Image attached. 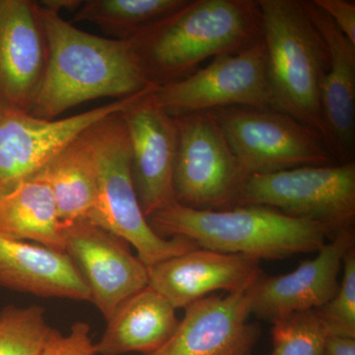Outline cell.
Returning a JSON list of instances; mask_svg holds the SVG:
<instances>
[{
    "mask_svg": "<svg viewBox=\"0 0 355 355\" xmlns=\"http://www.w3.org/2000/svg\"><path fill=\"white\" fill-rule=\"evenodd\" d=\"M40 13L48 41V64L32 116L57 120L91 100L125 99L156 88L142 71L132 42L81 31L41 4Z\"/></svg>",
    "mask_w": 355,
    "mask_h": 355,
    "instance_id": "obj_1",
    "label": "cell"
},
{
    "mask_svg": "<svg viewBox=\"0 0 355 355\" xmlns=\"http://www.w3.org/2000/svg\"><path fill=\"white\" fill-rule=\"evenodd\" d=\"M261 39L258 0H188L130 42L146 78L159 87L190 76L207 58Z\"/></svg>",
    "mask_w": 355,
    "mask_h": 355,
    "instance_id": "obj_2",
    "label": "cell"
},
{
    "mask_svg": "<svg viewBox=\"0 0 355 355\" xmlns=\"http://www.w3.org/2000/svg\"><path fill=\"white\" fill-rule=\"evenodd\" d=\"M161 237H184L203 249L282 260L317 253L338 231L321 222L295 218L261 205L198 210L176 202L147 217Z\"/></svg>",
    "mask_w": 355,
    "mask_h": 355,
    "instance_id": "obj_3",
    "label": "cell"
},
{
    "mask_svg": "<svg viewBox=\"0 0 355 355\" xmlns=\"http://www.w3.org/2000/svg\"><path fill=\"white\" fill-rule=\"evenodd\" d=\"M272 109L323 135L321 87L330 64L328 46L305 0H258ZM323 139V137H322Z\"/></svg>",
    "mask_w": 355,
    "mask_h": 355,
    "instance_id": "obj_4",
    "label": "cell"
},
{
    "mask_svg": "<svg viewBox=\"0 0 355 355\" xmlns=\"http://www.w3.org/2000/svg\"><path fill=\"white\" fill-rule=\"evenodd\" d=\"M87 132L99 180L98 225L132 245L147 268L198 248L180 236L161 237L149 225L133 186L130 139L121 112L97 121Z\"/></svg>",
    "mask_w": 355,
    "mask_h": 355,
    "instance_id": "obj_5",
    "label": "cell"
},
{
    "mask_svg": "<svg viewBox=\"0 0 355 355\" xmlns=\"http://www.w3.org/2000/svg\"><path fill=\"white\" fill-rule=\"evenodd\" d=\"M245 178L303 166L335 164L321 135L273 109L228 107L211 111Z\"/></svg>",
    "mask_w": 355,
    "mask_h": 355,
    "instance_id": "obj_6",
    "label": "cell"
},
{
    "mask_svg": "<svg viewBox=\"0 0 355 355\" xmlns=\"http://www.w3.org/2000/svg\"><path fill=\"white\" fill-rule=\"evenodd\" d=\"M237 205H261L336 231L355 216V163L303 166L247 178Z\"/></svg>",
    "mask_w": 355,
    "mask_h": 355,
    "instance_id": "obj_7",
    "label": "cell"
},
{
    "mask_svg": "<svg viewBox=\"0 0 355 355\" xmlns=\"http://www.w3.org/2000/svg\"><path fill=\"white\" fill-rule=\"evenodd\" d=\"M175 119V202L198 210L236 207L246 178L214 114L202 112Z\"/></svg>",
    "mask_w": 355,
    "mask_h": 355,
    "instance_id": "obj_8",
    "label": "cell"
},
{
    "mask_svg": "<svg viewBox=\"0 0 355 355\" xmlns=\"http://www.w3.org/2000/svg\"><path fill=\"white\" fill-rule=\"evenodd\" d=\"M151 100L173 118L228 107L272 109L263 39L214 58L190 76L153 89Z\"/></svg>",
    "mask_w": 355,
    "mask_h": 355,
    "instance_id": "obj_9",
    "label": "cell"
},
{
    "mask_svg": "<svg viewBox=\"0 0 355 355\" xmlns=\"http://www.w3.org/2000/svg\"><path fill=\"white\" fill-rule=\"evenodd\" d=\"M137 95L60 120L0 110V196L35 176L86 128L120 113Z\"/></svg>",
    "mask_w": 355,
    "mask_h": 355,
    "instance_id": "obj_10",
    "label": "cell"
},
{
    "mask_svg": "<svg viewBox=\"0 0 355 355\" xmlns=\"http://www.w3.org/2000/svg\"><path fill=\"white\" fill-rule=\"evenodd\" d=\"M64 253L81 273L90 302L106 321L127 299L148 286L147 266L127 242L89 219L64 223Z\"/></svg>",
    "mask_w": 355,
    "mask_h": 355,
    "instance_id": "obj_11",
    "label": "cell"
},
{
    "mask_svg": "<svg viewBox=\"0 0 355 355\" xmlns=\"http://www.w3.org/2000/svg\"><path fill=\"white\" fill-rule=\"evenodd\" d=\"M151 90L140 93L121 112L130 139L133 186L146 218L175 202L178 148L176 119L151 100Z\"/></svg>",
    "mask_w": 355,
    "mask_h": 355,
    "instance_id": "obj_12",
    "label": "cell"
},
{
    "mask_svg": "<svg viewBox=\"0 0 355 355\" xmlns=\"http://www.w3.org/2000/svg\"><path fill=\"white\" fill-rule=\"evenodd\" d=\"M48 53L39 2L0 0V110L30 114Z\"/></svg>",
    "mask_w": 355,
    "mask_h": 355,
    "instance_id": "obj_13",
    "label": "cell"
},
{
    "mask_svg": "<svg viewBox=\"0 0 355 355\" xmlns=\"http://www.w3.org/2000/svg\"><path fill=\"white\" fill-rule=\"evenodd\" d=\"M352 226L340 229L293 272L260 277L250 288L252 314L273 322L291 313L315 311L330 301L338 288L345 257L354 248Z\"/></svg>",
    "mask_w": 355,
    "mask_h": 355,
    "instance_id": "obj_14",
    "label": "cell"
},
{
    "mask_svg": "<svg viewBox=\"0 0 355 355\" xmlns=\"http://www.w3.org/2000/svg\"><path fill=\"white\" fill-rule=\"evenodd\" d=\"M250 288L209 295L189 305L171 338L155 352L140 355L251 354L260 330L248 322L252 314Z\"/></svg>",
    "mask_w": 355,
    "mask_h": 355,
    "instance_id": "obj_15",
    "label": "cell"
},
{
    "mask_svg": "<svg viewBox=\"0 0 355 355\" xmlns=\"http://www.w3.org/2000/svg\"><path fill=\"white\" fill-rule=\"evenodd\" d=\"M259 265L252 257L198 247L147 268L148 286L184 309L214 291H247L261 275Z\"/></svg>",
    "mask_w": 355,
    "mask_h": 355,
    "instance_id": "obj_16",
    "label": "cell"
},
{
    "mask_svg": "<svg viewBox=\"0 0 355 355\" xmlns=\"http://www.w3.org/2000/svg\"><path fill=\"white\" fill-rule=\"evenodd\" d=\"M306 9L328 46L330 64L321 87L323 140L338 164L354 162L355 44L312 1Z\"/></svg>",
    "mask_w": 355,
    "mask_h": 355,
    "instance_id": "obj_17",
    "label": "cell"
},
{
    "mask_svg": "<svg viewBox=\"0 0 355 355\" xmlns=\"http://www.w3.org/2000/svg\"><path fill=\"white\" fill-rule=\"evenodd\" d=\"M0 286L44 298L90 301V291L64 252L0 235Z\"/></svg>",
    "mask_w": 355,
    "mask_h": 355,
    "instance_id": "obj_18",
    "label": "cell"
},
{
    "mask_svg": "<svg viewBox=\"0 0 355 355\" xmlns=\"http://www.w3.org/2000/svg\"><path fill=\"white\" fill-rule=\"evenodd\" d=\"M171 303L146 286L121 303L107 321L96 355L155 352L176 331L180 320Z\"/></svg>",
    "mask_w": 355,
    "mask_h": 355,
    "instance_id": "obj_19",
    "label": "cell"
},
{
    "mask_svg": "<svg viewBox=\"0 0 355 355\" xmlns=\"http://www.w3.org/2000/svg\"><path fill=\"white\" fill-rule=\"evenodd\" d=\"M87 130L39 172L50 184L62 223L78 219L97 225L99 222V180Z\"/></svg>",
    "mask_w": 355,
    "mask_h": 355,
    "instance_id": "obj_20",
    "label": "cell"
},
{
    "mask_svg": "<svg viewBox=\"0 0 355 355\" xmlns=\"http://www.w3.org/2000/svg\"><path fill=\"white\" fill-rule=\"evenodd\" d=\"M0 235L64 252V223L50 184L39 173L0 196Z\"/></svg>",
    "mask_w": 355,
    "mask_h": 355,
    "instance_id": "obj_21",
    "label": "cell"
},
{
    "mask_svg": "<svg viewBox=\"0 0 355 355\" xmlns=\"http://www.w3.org/2000/svg\"><path fill=\"white\" fill-rule=\"evenodd\" d=\"M188 0H86L74 15L76 22L97 25L114 40L130 41Z\"/></svg>",
    "mask_w": 355,
    "mask_h": 355,
    "instance_id": "obj_22",
    "label": "cell"
},
{
    "mask_svg": "<svg viewBox=\"0 0 355 355\" xmlns=\"http://www.w3.org/2000/svg\"><path fill=\"white\" fill-rule=\"evenodd\" d=\"M51 327L41 306L0 311V355H40Z\"/></svg>",
    "mask_w": 355,
    "mask_h": 355,
    "instance_id": "obj_23",
    "label": "cell"
},
{
    "mask_svg": "<svg viewBox=\"0 0 355 355\" xmlns=\"http://www.w3.org/2000/svg\"><path fill=\"white\" fill-rule=\"evenodd\" d=\"M328 336L315 311L291 313L272 322L270 355H324Z\"/></svg>",
    "mask_w": 355,
    "mask_h": 355,
    "instance_id": "obj_24",
    "label": "cell"
},
{
    "mask_svg": "<svg viewBox=\"0 0 355 355\" xmlns=\"http://www.w3.org/2000/svg\"><path fill=\"white\" fill-rule=\"evenodd\" d=\"M343 277L330 301L315 310L329 336L355 338V252L345 257Z\"/></svg>",
    "mask_w": 355,
    "mask_h": 355,
    "instance_id": "obj_25",
    "label": "cell"
},
{
    "mask_svg": "<svg viewBox=\"0 0 355 355\" xmlns=\"http://www.w3.org/2000/svg\"><path fill=\"white\" fill-rule=\"evenodd\" d=\"M90 331L85 322H76L69 335L51 328L40 355H96Z\"/></svg>",
    "mask_w": 355,
    "mask_h": 355,
    "instance_id": "obj_26",
    "label": "cell"
},
{
    "mask_svg": "<svg viewBox=\"0 0 355 355\" xmlns=\"http://www.w3.org/2000/svg\"><path fill=\"white\" fill-rule=\"evenodd\" d=\"M328 14L340 31L355 44V2L347 0H313Z\"/></svg>",
    "mask_w": 355,
    "mask_h": 355,
    "instance_id": "obj_27",
    "label": "cell"
},
{
    "mask_svg": "<svg viewBox=\"0 0 355 355\" xmlns=\"http://www.w3.org/2000/svg\"><path fill=\"white\" fill-rule=\"evenodd\" d=\"M324 355H355V338L328 336L324 343Z\"/></svg>",
    "mask_w": 355,
    "mask_h": 355,
    "instance_id": "obj_28",
    "label": "cell"
},
{
    "mask_svg": "<svg viewBox=\"0 0 355 355\" xmlns=\"http://www.w3.org/2000/svg\"><path fill=\"white\" fill-rule=\"evenodd\" d=\"M83 1L80 0H44V1L40 2L42 6L44 8L50 9V10L55 11L60 13L62 9H67L69 11H73L76 12L79 7L81 6Z\"/></svg>",
    "mask_w": 355,
    "mask_h": 355,
    "instance_id": "obj_29",
    "label": "cell"
}]
</instances>
